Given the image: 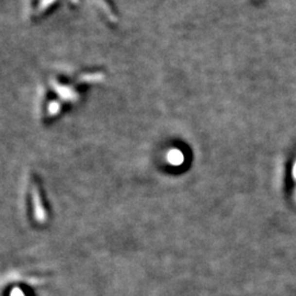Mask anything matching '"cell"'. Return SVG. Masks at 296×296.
<instances>
[{"label":"cell","mask_w":296,"mask_h":296,"mask_svg":"<svg viewBox=\"0 0 296 296\" xmlns=\"http://www.w3.org/2000/svg\"><path fill=\"white\" fill-rule=\"evenodd\" d=\"M294 195H295V200H296V190H295V193H294Z\"/></svg>","instance_id":"cell-3"},{"label":"cell","mask_w":296,"mask_h":296,"mask_svg":"<svg viewBox=\"0 0 296 296\" xmlns=\"http://www.w3.org/2000/svg\"><path fill=\"white\" fill-rule=\"evenodd\" d=\"M292 177H293L294 181L296 182V160L294 161L293 167H292Z\"/></svg>","instance_id":"cell-2"},{"label":"cell","mask_w":296,"mask_h":296,"mask_svg":"<svg viewBox=\"0 0 296 296\" xmlns=\"http://www.w3.org/2000/svg\"><path fill=\"white\" fill-rule=\"evenodd\" d=\"M32 200H33L34 216L36 217V220L38 222L42 223L43 221H45L46 214H45V209H43L40 192H38V189L35 183L33 184V188H32Z\"/></svg>","instance_id":"cell-1"}]
</instances>
